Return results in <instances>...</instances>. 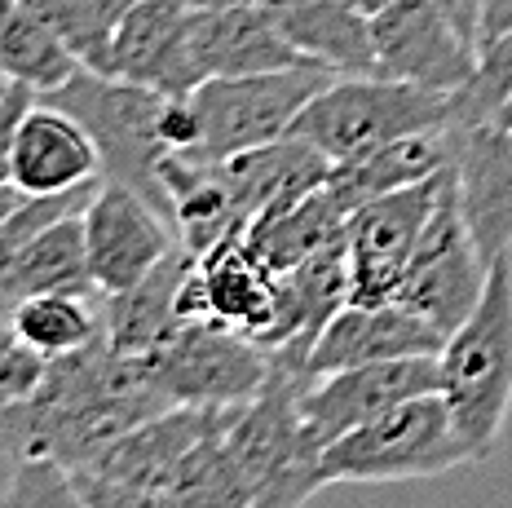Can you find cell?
I'll return each instance as SVG.
<instances>
[{
	"label": "cell",
	"mask_w": 512,
	"mask_h": 508,
	"mask_svg": "<svg viewBox=\"0 0 512 508\" xmlns=\"http://www.w3.org/2000/svg\"><path fill=\"white\" fill-rule=\"evenodd\" d=\"M146 354H120L106 332L76 354L49 358L36 394L0 411V451L49 455L67 469L98 460L120 433L168 411Z\"/></svg>",
	"instance_id": "1"
},
{
	"label": "cell",
	"mask_w": 512,
	"mask_h": 508,
	"mask_svg": "<svg viewBox=\"0 0 512 508\" xmlns=\"http://www.w3.org/2000/svg\"><path fill=\"white\" fill-rule=\"evenodd\" d=\"M336 80L323 62H296L256 76H212L186 98H168L164 142L168 151L199 164H221L239 151L292 133L301 115Z\"/></svg>",
	"instance_id": "2"
},
{
	"label": "cell",
	"mask_w": 512,
	"mask_h": 508,
	"mask_svg": "<svg viewBox=\"0 0 512 508\" xmlns=\"http://www.w3.org/2000/svg\"><path fill=\"white\" fill-rule=\"evenodd\" d=\"M314 385L309 363L274 354L265 389L243 407L226 411V447L252 486V508H301L323 491V447L305 425L301 398Z\"/></svg>",
	"instance_id": "3"
},
{
	"label": "cell",
	"mask_w": 512,
	"mask_h": 508,
	"mask_svg": "<svg viewBox=\"0 0 512 508\" xmlns=\"http://www.w3.org/2000/svg\"><path fill=\"white\" fill-rule=\"evenodd\" d=\"M437 367L473 460H490L512 416V252L490 261L482 301L446 336Z\"/></svg>",
	"instance_id": "4"
},
{
	"label": "cell",
	"mask_w": 512,
	"mask_h": 508,
	"mask_svg": "<svg viewBox=\"0 0 512 508\" xmlns=\"http://www.w3.org/2000/svg\"><path fill=\"white\" fill-rule=\"evenodd\" d=\"M473 464V447L455 425L451 407H446L442 389L420 394L402 407L384 411L367 425L349 429L345 438L323 447V482H420V478H442V473Z\"/></svg>",
	"instance_id": "5"
},
{
	"label": "cell",
	"mask_w": 512,
	"mask_h": 508,
	"mask_svg": "<svg viewBox=\"0 0 512 508\" xmlns=\"http://www.w3.org/2000/svg\"><path fill=\"white\" fill-rule=\"evenodd\" d=\"M451 120V93H433L389 76H336L296 115L292 133L314 142L332 164H345L398 137L446 129Z\"/></svg>",
	"instance_id": "6"
},
{
	"label": "cell",
	"mask_w": 512,
	"mask_h": 508,
	"mask_svg": "<svg viewBox=\"0 0 512 508\" xmlns=\"http://www.w3.org/2000/svg\"><path fill=\"white\" fill-rule=\"evenodd\" d=\"M49 102H58L62 111H71L89 129L111 182L133 186L137 195H146L164 213V195H159V164L168 155L164 93L80 67L58 93H49Z\"/></svg>",
	"instance_id": "7"
},
{
	"label": "cell",
	"mask_w": 512,
	"mask_h": 508,
	"mask_svg": "<svg viewBox=\"0 0 512 508\" xmlns=\"http://www.w3.org/2000/svg\"><path fill=\"white\" fill-rule=\"evenodd\" d=\"M155 385L173 407L230 411L252 402L274 372V354L261 341L217 323H181L146 354Z\"/></svg>",
	"instance_id": "8"
},
{
	"label": "cell",
	"mask_w": 512,
	"mask_h": 508,
	"mask_svg": "<svg viewBox=\"0 0 512 508\" xmlns=\"http://www.w3.org/2000/svg\"><path fill=\"white\" fill-rule=\"evenodd\" d=\"M455 182V160L442 173L424 177L415 186H402L393 195H380L349 213L345 248H349V301L354 305H384L398 301V288L407 279V266L420 248L424 230Z\"/></svg>",
	"instance_id": "9"
},
{
	"label": "cell",
	"mask_w": 512,
	"mask_h": 508,
	"mask_svg": "<svg viewBox=\"0 0 512 508\" xmlns=\"http://www.w3.org/2000/svg\"><path fill=\"white\" fill-rule=\"evenodd\" d=\"M486 274L490 261L482 257L473 226H468L460 208V182H451L429 230H424L420 248H415L407 279L398 288V301L411 314H420L424 323H433L442 336H451L477 310V301L486 292Z\"/></svg>",
	"instance_id": "10"
},
{
	"label": "cell",
	"mask_w": 512,
	"mask_h": 508,
	"mask_svg": "<svg viewBox=\"0 0 512 508\" xmlns=\"http://www.w3.org/2000/svg\"><path fill=\"white\" fill-rule=\"evenodd\" d=\"M371 45L380 76L433 93H460L482 62V49L433 0H393L389 9L371 14Z\"/></svg>",
	"instance_id": "11"
},
{
	"label": "cell",
	"mask_w": 512,
	"mask_h": 508,
	"mask_svg": "<svg viewBox=\"0 0 512 508\" xmlns=\"http://www.w3.org/2000/svg\"><path fill=\"white\" fill-rule=\"evenodd\" d=\"M102 76L142 84L164 98H186L204 84L195 54V9L186 0H133L115 23Z\"/></svg>",
	"instance_id": "12"
},
{
	"label": "cell",
	"mask_w": 512,
	"mask_h": 508,
	"mask_svg": "<svg viewBox=\"0 0 512 508\" xmlns=\"http://www.w3.org/2000/svg\"><path fill=\"white\" fill-rule=\"evenodd\" d=\"M84 243H89L93 288L111 296L142 283L181 239L173 221L159 213L146 195L102 177L93 204L84 208Z\"/></svg>",
	"instance_id": "13"
},
{
	"label": "cell",
	"mask_w": 512,
	"mask_h": 508,
	"mask_svg": "<svg viewBox=\"0 0 512 508\" xmlns=\"http://www.w3.org/2000/svg\"><path fill=\"white\" fill-rule=\"evenodd\" d=\"M279 274L252 252L248 235H230L199 252L177 296L181 323H217L261 341L274 319Z\"/></svg>",
	"instance_id": "14"
},
{
	"label": "cell",
	"mask_w": 512,
	"mask_h": 508,
	"mask_svg": "<svg viewBox=\"0 0 512 508\" xmlns=\"http://www.w3.org/2000/svg\"><path fill=\"white\" fill-rule=\"evenodd\" d=\"M442 389V367L437 354H415V358H389V363H362L345 367V372L318 376L305 389L301 411L305 425L314 433L318 447L345 438L349 429L367 425V420L384 416V411L402 407V402L437 394Z\"/></svg>",
	"instance_id": "15"
},
{
	"label": "cell",
	"mask_w": 512,
	"mask_h": 508,
	"mask_svg": "<svg viewBox=\"0 0 512 508\" xmlns=\"http://www.w3.org/2000/svg\"><path fill=\"white\" fill-rule=\"evenodd\" d=\"M9 177H14L18 195H62V190H80L89 182H102V151L89 137V129L58 102L36 98L27 115L18 120L14 151H9Z\"/></svg>",
	"instance_id": "16"
},
{
	"label": "cell",
	"mask_w": 512,
	"mask_h": 508,
	"mask_svg": "<svg viewBox=\"0 0 512 508\" xmlns=\"http://www.w3.org/2000/svg\"><path fill=\"white\" fill-rule=\"evenodd\" d=\"M460 208L486 261L512 252V124H451Z\"/></svg>",
	"instance_id": "17"
},
{
	"label": "cell",
	"mask_w": 512,
	"mask_h": 508,
	"mask_svg": "<svg viewBox=\"0 0 512 508\" xmlns=\"http://www.w3.org/2000/svg\"><path fill=\"white\" fill-rule=\"evenodd\" d=\"M446 336L433 323H424L420 314H411L402 301L384 305H354L327 323V332L318 336L314 354H309V376H332L345 367L362 363H389V358H415V354H442Z\"/></svg>",
	"instance_id": "18"
},
{
	"label": "cell",
	"mask_w": 512,
	"mask_h": 508,
	"mask_svg": "<svg viewBox=\"0 0 512 508\" xmlns=\"http://www.w3.org/2000/svg\"><path fill=\"white\" fill-rule=\"evenodd\" d=\"M349 305V248L345 239L309 257L305 266L279 274V296H274V319L265 327L261 345L270 354H296L309 363L318 336L327 323Z\"/></svg>",
	"instance_id": "19"
},
{
	"label": "cell",
	"mask_w": 512,
	"mask_h": 508,
	"mask_svg": "<svg viewBox=\"0 0 512 508\" xmlns=\"http://www.w3.org/2000/svg\"><path fill=\"white\" fill-rule=\"evenodd\" d=\"M332 168L336 164L314 142H305L296 133H283L265 146H252V151L221 160V173H226L230 195L248 226L256 217L279 213V208L296 204V199L323 190L332 182Z\"/></svg>",
	"instance_id": "20"
},
{
	"label": "cell",
	"mask_w": 512,
	"mask_h": 508,
	"mask_svg": "<svg viewBox=\"0 0 512 508\" xmlns=\"http://www.w3.org/2000/svg\"><path fill=\"white\" fill-rule=\"evenodd\" d=\"M221 420V411L204 407H168L159 416L142 420L128 433L106 447L98 460L80 464V469L106 473L115 482H133V486H151V491H177L181 464L186 455L199 447V438Z\"/></svg>",
	"instance_id": "21"
},
{
	"label": "cell",
	"mask_w": 512,
	"mask_h": 508,
	"mask_svg": "<svg viewBox=\"0 0 512 508\" xmlns=\"http://www.w3.org/2000/svg\"><path fill=\"white\" fill-rule=\"evenodd\" d=\"M274 27L292 40V49L309 62H323L336 76H380L371 18L354 0H256Z\"/></svg>",
	"instance_id": "22"
},
{
	"label": "cell",
	"mask_w": 512,
	"mask_h": 508,
	"mask_svg": "<svg viewBox=\"0 0 512 508\" xmlns=\"http://www.w3.org/2000/svg\"><path fill=\"white\" fill-rule=\"evenodd\" d=\"M159 195H164V217L173 221L181 248H190L195 257L208 252L212 243L248 230L221 164H199L168 151L159 164Z\"/></svg>",
	"instance_id": "23"
},
{
	"label": "cell",
	"mask_w": 512,
	"mask_h": 508,
	"mask_svg": "<svg viewBox=\"0 0 512 508\" xmlns=\"http://www.w3.org/2000/svg\"><path fill=\"white\" fill-rule=\"evenodd\" d=\"M195 54L204 76H256V71H283L309 62L292 49V40L274 27L261 5L204 9L195 14Z\"/></svg>",
	"instance_id": "24"
},
{
	"label": "cell",
	"mask_w": 512,
	"mask_h": 508,
	"mask_svg": "<svg viewBox=\"0 0 512 508\" xmlns=\"http://www.w3.org/2000/svg\"><path fill=\"white\" fill-rule=\"evenodd\" d=\"M190 266H195V252L177 243L142 283L102 296V327L111 349H120V354H151V349H159L177 332L181 327L177 296Z\"/></svg>",
	"instance_id": "25"
},
{
	"label": "cell",
	"mask_w": 512,
	"mask_h": 508,
	"mask_svg": "<svg viewBox=\"0 0 512 508\" xmlns=\"http://www.w3.org/2000/svg\"><path fill=\"white\" fill-rule=\"evenodd\" d=\"M455 160V133L451 124L446 129H429V133H411L398 137V142L380 146V151H367L358 160H345L332 168V195L340 199L345 213H358L362 204L380 195H393L402 186H415L424 177L442 173Z\"/></svg>",
	"instance_id": "26"
},
{
	"label": "cell",
	"mask_w": 512,
	"mask_h": 508,
	"mask_svg": "<svg viewBox=\"0 0 512 508\" xmlns=\"http://www.w3.org/2000/svg\"><path fill=\"white\" fill-rule=\"evenodd\" d=\"M345 226H349V213L340 208L332 186H323V190H314V195L279 208V213L256 217L243 235H248L252 252L274 274H287V270L305 266L309 257H318L323 248L345 239Z\"/></svg>",
	"instance_id": "27"
},
{
	"label": "cell",
	"mask_w": 512,
	"mask_h": 508,
	"mask_svg": "<svg viewBox=\"0 0 512 508\" xmlns=\"http://www.w3.org/2000/svg\"><path fill=\"white\" fill-rule=\"evenodd\" d=\"M84 62L27 0H0V76L49 98Z\"/></svg>",
	"instance_id": "28"
},
{
	"label": "cell",
	"mask_w": 512,
	"mask_h": 508,
	"mask_svg": "<svg viewBox=\"0 0 512 508\" xmlns=\"http://www.w3.org/2000/svg\"><path fill=\"white\" fill-rule=\"evenodd\" d=\"M5 288L14 305L40 292H98L89 270V243H84V213L53 221L36 239H27V248L5 274Z\"/></svg>",
	"instance_id": "29"
},
{
	"label": "cell",
	"mask_w": 512,
	"mask_h": 508,
	"mask_svg": "<svg viewBox=\"0 0 512 508\" xmlns=\"http://www.w3.org/2000/svg\"><path fill=\"white\" fill-rule=\"evenodd\" d=\"M98 292H40L14 305L9 327L23 345H31L40 358H62L93 345L106 332L102 327V301Z\"/></svg>",
	"instance_id": "30"
},
{
	"label": "cell",
	"mask_w": 512,
	"mask_h": 508,
	"mask_svg": "<svg viewBox=\"0 0 512 508\" xmlns=\"http://www.w3.org/2000/svg\"><path fill=\"white\" fill-rule=\"evenodd\" d=\"M221 429H226V411L199 438V447L186 455V464H181V478H177L181 508H252V486L239 464H234Z\"/></svg>",
	"instance_id": "31"
},
{
	"label": "cell",
	"mask_w": 512,
	"mask_h": 508,
	"mask_svg": "<svg viewBox=\"0 0 512 508\" xmlns=\"http://www.w3.org/2000/svg\"><path fill=\"white\" fill-rule=\"evenodd\" d=\"M0 508H89L76 473L49 455H23L5 482Z\"/></svg>",
	"instance_id": "32"
},
{
	"label": "cell",
	"mask_w": 512,
	"mask_h": 508,
	"mask_svg": "<svg viewBox=\"0 0 512 508\" xmlns=\"http://www.w3.org/2000/svg\"><path fill=\"white\" fill-rule=\"evenodd\" d=\"M84 491L89 508H181L177 491H151V486H133V482H115L106 473L93 469H71Z\"/></svg>",
	"instance_id": "33"
},
{
	"label": "cell",
	"mask_w": 512,
	"mask_h": 508,
	"mask_svg": "<svg viewBox=\"0 0 512 508\" xmlns=\"http://www.w3.org/2000/svg\"><path fill=\"white\" fill-rule=\"evenodd\" d=\"M45 367L49 358H40L31 345H23L14 336V327H9L5 345H0V411L36 394V385L45 380Z\"/></svg>",
	"instance_id": "34"
},
{
	"label": "cell",
	"mask_w": 512,
	"mask_h": 508,
	"mask_svg": "<svg viewBox=\"0 0 512 508\" xmlns=\"http://www.w3.org/2000/svg\"><path fill=\"white\" fill-rule=\"evenodd\" d=\"M433 5L482 49V0H433Z\"/></svg>",
	"instance_id": "35"
},
{
	"label": "cell",
	"mask_w": 512,
	"mask_h": 508,
	"mask_svg": "<svg viewBox=\"0 0 512 508\" xmlns=\"http://www.w3.org/2000/svg\"><path fill=\"white\" fill-rule=\"evenodd\" d=\"M512 31V0H482V49Z\"/></svg>",
	"instance_id": "36"
},
{
	"label": "cell",
	"mask_w": 512,
	"mask_h": 508,
	"mask_svg": "<svg viewBox=\"0 0 512 508\" xmlns=\"http://www.w3.org/2000/svg\"><path fill=\"white\" fill-rule=\"evenodd\" d=\"M18 204H23V195H18V186L9 182V177H0V221H5L9 213H14Z\"/></svg>",
	"instance_id": "37"
},
{
	"label": "cell",
	"mask_w": 512,
	"mask_h": 508,
	"mask_svg": "<svg viewBox=\"0 0 512 508\" xmlns=\"http://www.w3.org/2000/svg\"><path fill=\"white\" fill-rule=\"evenodd\" d=\"M195 14H204V9H234V5H256V0H186Z\"/></svg>",
	"instance_id": "38"
},
{
	"label": "cell",
	"mask_w": 512,
	"mask_h": 508,
	"mask_svg": "<svg viewBox=\"0 0 512 508\" xmlns=\"http://www.w3.org/2000/svg\"><path fill=\"white\" fill-rule=\"evenodd\" d=\"M354 5H358L362 14H367V18H371V14H380V9H389L393 0H354Z\"/></svg>",
	"instance_id": "39"
},
{
	"label": "cell",
	"mask_w": 512,
	"mask_h": 508,
	"mask_svg": "<svg viewBox=\"0 0 512 508\" xmlns=\"http://www.w3.org/2000/svg\"><path fill=\"white\" fill-rule=\"evenodd\" d=\"M98 5H106V9H111V14H120V18H124V9L133 5V0H98Z\"/></svg>",
	"instance_id": "40"
},
{
	"label": "cell",
	"mask_w": 512,
	"mask_h": 508,
	"mask_svg": "<svg viewBox=\"0 0 512 508\" xmlns=\"http://www.w3.org/2000/svg\"><path fill=\"white\" fill-rule=\"evenodd\" d=\"M5 336H9V319H5V323H0V345H5Z\"/></svg>",
	"instance_id": "41"
},
{
	"label": "cell",
	"mask_w": 512,
	"mask_h": 508,
	"mask_svg": "<svg viewBox=\"0 0 512 508\" xmlns=\"http://www.w3.org/2000/svg\"><path fill=\"white\" fill-rule=\"evenodd\" d=\"M0 80H5V76H0Z\"/></svg>",
	"instance_id": "42"
}]
</instances>
